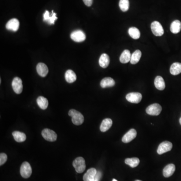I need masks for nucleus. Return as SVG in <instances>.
<instances>
[{
  "label": "nucleus",
  "instance_id": "obj_19",
  "mask_svg": "<svg viewBox=\"0 0 181 181\" xmlns=\"http://www.w3.org/2000/svg\"><path fill=\"white\" fill-rule=\"evenodd\" d=\"M115 84V82L114 80L112 78L110 77L104 78L102 79L100 83L101 87L102 88L112 87L114 86Z\"/></svg>",
  "mask_w": 181,
  "mask_h": 181
},
{
  "label": "nucleus",
  "instance_id": "obj_23",
  "mask_svg": "<svg viewBox=\"0 0 181 181\" xmlns=\"http://www.w3.org/2000/svg\"><path fill=\"white\" fill-rule=\"evenodd\" d=\"M170 30L174 34H177L180 32L181 30V22L179 20H175L172 23Z\"/></svg>",
  "mask_w": 181,
  "mask_h": 181
},
{
  "label": "nucleus",
  "instance_id": "obj_22",
  "mask_svg": "<svg viewBox=\"0 0 181 181\" xmlns=\"http://www.w3.org/2000/svg\"><path fill=\"white\" fill-rule=\"evenodd\" d=\"M131 58V55L128 50H125L122 52L120 57V61L122 64H126L130 61Z\"/></svg>",
  "mask_w": 181,
  "mask_h": 181
},
{
  "label": "nucleus",
  "instance_id": "obj_26",
  "mask_svg": "<svg viewBox=\"0 0 181 181\" xmlns=\"http://www.w3.org/2000/svg\"><path fill=\"white\" fill-rule=\"evenodd\" d=\"M37 103L38 106L42 110H45L48 107V100L44 97H39L37 99Z\"/></svg>",
  "mask_w": 181,
  "mask_h": 181
},
{
  "label": "nucleus",
  "instance_id": "obj_8",
  "mask_svg": "<svg viewBox=\"0 0 181 181\" xmlns=\"http://www.w3.org/2000/svg\"><path fill=\"white\" fill-rule=\"evenodd\" d=\"M173 144L171 142L165 141L161 143L158 146L157 153L158 154H162L171 150Z\"/></svg>",
  "mask_w": 181,
  "mask_h": 181
},
{
  "label": "nucleus",
  "instance_id": "obj_12",
  "mask_svg": "<svg viewBox=\"0 0 181 181\" xmlns=\"http://www.w3.org/2000/svg\"><path fill=\"white\" fill-rule=\"evenodd\" d=\"M19 21L17 19H12L9 20L6 25V28L7 30L16 32L19 29Z\"/></svg>",
  "mask_w": 181,
  "mask_h": 181
},
{
  "label": "nucleus",
  "instance_id": "obj_28",
  "mask_svg": "<svg viewBox=\"0 0 181 181\" xmlns=\"http://www.w3.org/2000/svg\"><path fill=\"white\" fill-rule=\"evenodd\" d=\"M142 57V52L139 50H136L131 55V58L130 60L131 64L135 65L139 62Z\"/></svg>",
  "mask_w": 181,
  "mask_h": 181
},
{
  "label": "nucleus",
  "instance_id": "obj_32",
  "mask_svg": "<svg viewBox=\"0 0 181 181\" xmlns=\"http://www.w3.org/2000/svg\"><path fill=\"white\" fill-rule=\"evenodd\" d=\"M102 177V173L100 171H97L96 175L95 176L94 181H100Z\"/></svg>",
  "mask_w": 181,
  "mask_h": 181
},
{
  "label": "nucleus",
  "instance_id": "obj_36",
  "mask_svg": "<svg viewBox=\"0 0 181 181\" xmlns=\"http://www.w3.org/2000/svg\"><path fill=\"white\" fill-rule=\"evenodd\" d=\"M135 181H140V180H136Z\"/></svg>",
  "mask_w": 181,
  "mask_h": 181
},
{
  "label": "nucleus",
  "instance_id": "obj_20",
  "mask_svg": "<svg viewBox=\"0 0 181 181\" xmlns=\"http://www.w3.org/2000/svg\"><path fill=\"white\" fill-rule=\"evenodd\" d=\"M112 123L113 122L112 120L110 118H106L103 120L102 122L100 128L101 131L103 132L107 131L112 126Z\"/></svg>",
  "mask_w": 181,
  "mask_h": 181
},
{
  "label": "nucleus",
  "instance_id": "obj_9",
  "mask_svg": "<svg viewBox=\"0 0 181 181\" xmlns=\"http://www.w3.org/2000/svg\"><path fill=\"white\" fill-rule=\"evenodd\" d=\"M126 99L128 102L132 103L138 104L142 99V95L139 93L132 92L126 95Z\"/></svg>",
  "mask_w": 181,
  "mask_h": 181
},
{
  "label": "nucleus",
  "instance_id": "obj_4",
  "mask_svg": "<svg viewBox=\"0 0 181 181\" xmlns=\"http://www.w3.org/2000/svg\"><path fill=\"white\" fill-rule=\"evenodd\" d=\"M41 135L45 140L48 142H55L57 137V133L55 132L48 128L44 129L42 131Z\"/></svg>",
  "mask_w": 181,
  "mask_h": 181
},
{
  "label": "nucleus",
  "instance_id": "obj_30",
  "mask_svg": "<svg viewBox=\"0 0 181 181\" xmlns=\"http://www.w3.org/2000/svg\"><path fill=\"white\" fill-rule=\"evenodd\" d=\"M119 6L122 11H127L129 8V0H120Z\"/></svg>",
  "mask_w": 181,
  "mask_h": 181
},
{
  "label": "nucleus",
  "instance_id": "obj_7",
  "mask_svg": "<svg viewBox=\"0 0 181 181\" xmlns=\"http://www.w3.org/2000/svg\"><path fill=\"white\" fill-rule=\"evenodd\" d=\"M71 38L72 40L76 42H81L85 41L86 36L85 33L81 30H75L71 34Z\"/></svg>",
  "mask_w": 181,
  "mask_h": 181
},
{
  "label": "nucleus",
  "instance_id": "obj_14",
  "mask_svg": "<svg viewBox=\"0 0 181 181\" xmlns=\"http://www.w3.org/2000/svg\"><path fill=\"white\" fill-rule=\"evenodd\" d=\"M97 171L95 168H90L87 171L83 177L84 181H94Z\"/></svg>",
  "mask_w": 181,
  "mask_h": 181
},
{
  "label": "nucleus",
  "instance_id": "obj_35",
  "mask_svg": "<svg viewBox=\"0 0 181 181\" xmlns=\"http://www.w3.org/2000/svg\"><path fill=\"white\" fill-rule=\"evenodd\" d=\"M180 121V124L181 125V117L180 118V121Z\"/></svg>",
  "mask_w": 181,
  "mask_h": 181
},
{
  "label": "nucleus",
  "instance_id": "obj_18",
  "mask_svg": "<svg viewBox=\"0 0 181 181\" xmlns=\"http://www.w3.org/2000/svg\"><path fill=\"white\" fill-rule=\"evenodd\" d=\"M154 85L157 89L161 90H164L166 87L164 79L161 76L156 77L154 79Z\"/></svg>",
  "mask_w": 181,
  "mask_h": 181
},
{
  "label": "nucleus",
  "instance_id": "obj_6",
  "mask_svg": "<svg viewBox=\"0 0 181 181\" xmlns=\"http://www.w3.org/2000/svg\"><path fill=\"white\" fill-rule=\"evenodd\" d=\"M151 29L156 36H161L164 34V30L161 24L158 21L153 22L151 24Z\"/></svg>",
  "mask_w": 181,
  "mask_h": 181
},
{
  "label": "nucleus",
  "instance_id": "obj_25",
  "mask_svg": "<svg viewBox=\"0 0 181 181\" xmlns=\"http://www.w3.org/2000/svg\"><path fill=\"white\" fill-rule=\"evenodd\" d=\"M12 135L16 142H24L26 139V136L25 134L21 132L16 131L13 132Z\"/></svg>",
  "mask_w": 181,
  "mask_h": 181
},
{
  "label": "nucleus",
  "instance_id": "obj_13",
  "mask_svg": "<svg viewBox=\"0 0 181 181\" xmlns=\"http://www.w3.org/2000/svg\"><path fill=\"white\" fill-rule=\"evenodd\" d=\"M137 135L136 131L135 129H131L129 131L123 136L122 141L124 143H128L135 138Z\"/></svg>",
  "mask_w": 181,
  "mask_h": 181
},
{
  "label": "nucleus",
  "instance_id": "obj_11",
  "mask_svg": "<svg viewBox=\"0 0 181 181\" xmlns=\"http://www.w3.org/2000/svg\"><path fill=\"white\" fill-rule=\"evenodd\" d=\"M57 19V14L54 13L53 10L50 15L48 11H46L43 14V21L46 22L49 25L54 24V23Z\"/></svg>",
  "mask_w": 181,
  "mask_h": 181
},
{
  "label": "nucleus",
  "instance_id": "obj_33",
  "mask_svg": "<svg viewBox=\"0 0 181 181\" xmlns=\"http://www.w3.org/2000/svg\"><path fill=\"white\" fill-rule=\"evenodd\" d=\"M83 2L85 3V4L88 7L92 6L93 4V0H83Z\"/></svg>",
  "mask_w": 181,
  "mask_h": 181
},
{
  "label": "nucleus",
  "instance_id": "obj_17",
  "mask_svg": "<svg viewBox=\"0 0 181 181\" xmlns=\"http://www.w3.org/2000/svg\"><path fill=\"white\" fill-rule=\"evenodd\" d=\"M99 65L103 68H106L108 67L110 64V58L108 54H102L101 55L99 60Z\"/></svg>",
  "mask_w": 181,
  "mask_h": 181
},
{
  "label": "nucleus",
  "instance_id": "obj_10",
  "mask_svg": "<svg viewBox=\"0 0 181 181\" xmlns=\"http://www.w3.org/2000/svg\"><path fill=\"white\" fill-rule=\"evenodd\" d=\"M13 90L17 94L21 93L23 90L22 81L20 78L15 77L12 83Z\"/></svg>",
  "mask_w": 181,
  "mask_h": 181
},
{
  "label": "nucleus",
  "instance_id": "obj_15",
  "mask_svg": "<svg viewBox=\"0 0 181 181\" xmlns=\"http://www.w3.org/2000/svg\"><path fill=\"white\" fill-rule=\"evenodd\" d=\"M36 70L38 75L42 77H45L48 74V68L43 63H39L36 67Z\"/></svg>",
  "mask_w": 181,
  "mask_h": 181
},
{
  "label": "nucleus",
  "instance_id": "obj_16",
  "mask_svg": "<svg viewBox=\"0 0 181 181\" xmlns=\"http://www.w3.org/2000/svg\"><path fill=\"white\" fill-rule=\"evenodd\" d=\"M175 170V166L174 164H168L163 170V175L166 178L171 177L173 175Z\"/></svg>",
  "mask_w": 181,
  "mask_h": 181
},
{
  "label": "nucleus",
  "instance_id": "obj_31",
  "mask_svg": "<svg viewBox=\"0 0 181 181\" xmlns=\"http://www.w3.org/2000/svg\"><path fill=\"white\" fill-rule=\"evenodd\" d=\"M7 160V156L4 153H1L0 154V166H2L6 163Z\"/></svg>",
  "mask_w": 181,
  "mask_h": 181
},
{
  "label": "nucleus",
  "instance_id": "obj_21",
  "mask_svg": "<svg viewBox=\"0 0 181 181\" xmlns=\"http://www.w3.org/2000/svg\"><path fill=\"white\" fill-rule=\"evenodd\" d=\"M65 79L67 82L72 83L76 81V76L74 71L68 69L65 72Z\"/></svg>",
  "mask_w": 181,
  "mask_h": 181
},
{
  "label": "nucleus",
  "instance_id": "obj_27",
  "mask_svg": "<svg viewBox=\"0 0 181 181\" xmlns=\"http://www.w3.org/2000/svg\"><path fill=\"white\" fill-rule=\"evenodd\" d=\"M128 33L130 37L134 39H138L140 38V31L136 27H131L129 29Z\"/></svg>",
  "mask_w": 181,
  "mask_h": 181
},
{
  "label": "nucleus",
  "instance_id": "obj_5",
  "mask_svg": "<svg viewBox=\"0 0 181 181\" xmlns=\"http://www.w3.org/2000/svg\"><path fill=\"white\" fill-rule=\"evenodd\" d=\"M161 106L157 103L151 104L146 109L147 114L152 116H157L161 113Z\"/></svg>",
  "mask_w": 181,
  "mask_h": 181
},
{
  "label": "nucleus",
  "instance_id": "obj_1",
  "mask_svg": "<svg viewBox=\"0 0 181 181\" xmlns=\"http://www.w3.org/2000/svg\"><path fill=\"white\" fill-rule=\"evenodd\" d=\"M68 115L72 117V123L76 125L82 124L84 121L83 116L80 112L75 109H71L68 112Z\"/></svg>",
  "mask_w": 181,
  "mask_h": 181
},
{
  "label": "nucleus",
  "instance_id": "obj_3",
  "mask_svg": "<svg viewBox=\"0 0 181 181\" xmlns=\"http://www.w3.org/2000/svg\"><path fill=\"white\" fill-rule=\"evenodd\" d=\"M20 174L24 178H28L32 174V168L30 164L27 161L23 163L20 168Z\"/></svg>",
  "mask_w": 181,
  "mask_h": 181
},
{
  "label": "nucleus",
  "instance_id": "obj_24",
  "mask_svg": "<svg viewBox=\"0 0 181 181\" xmlns=\"http://www.w3.org/2000/svg\"><path fill=\"white\" fill-rule=\"evenodd\" d=\"M170 72L174 76L178 75L181 73V64L175 62L172 65L170 68Z\"/></svg>",
  "mask_w": 181,
  "mask_h": 181
},
{
  "label": "nucleus",
  "instance_id": "obj_29",
  "mask_svg": "<svg viewBox=\"0 0 181 181\" xmlns=\"http://www.w3.org/2000/svg\"><path fill=\"white\" fill-rule=\"evenodd\" d=\"M125 163L126 164L129 165L131 168H135L139 165L140 163V161L139 158L137 157H133V158H126L125 161Z\"/></svg>",
  "mask_w": 181,
  "mask_h": 181
},
{
  "label": "nucleus",
  "instance_id": "obj_2",
  "mask_svg": "<svg viewBox=\"0 0 181 181\" xmlns=\"http://www.w3.org/2000/svg\"><path fill=\"white\" fill-rule=\"evenodd\" d=\"M73 166L75 168L76 172L82 173L86 169V163L84 158L82 157H78L73 161Z\"/></svg>",
  "mask_w": 181,
  "mask_h": 181
},
{
  "label": "nucleus",
  "instance_id": "obj_34",
  "mask_svg": "<svg viewBox=\"0 0 181 181\" xmlns=\"http://www.w3.org/2000/svg\"><path fill=\"white\" fill-rule=\"evenodd\" d=\"M112 181H118L117 180H116V179H113V180Z\"/></svg>",
  "mask_w": 181,
  "mask_h": 181
}]
</instances>
